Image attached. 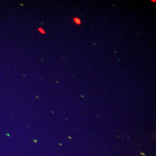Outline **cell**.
Segmentation results:
<instances>
[{
	"mask_svg": "<svg viewBox=\"0 0 156 156\" xmlns=\"http://www.w3.org/2000/svg\"><path fill=\"white\" fill-rule=\"evenodd\" d=\"M73 21L75 24H78V25H80L81 24V21L79 19H78V17H74L73 18Z\"/></svg>",
	"mask_w": 156,
	"mask_h": 156,
	"instance_id": "cell-1",
	"label": "cell"
}]
</instances>
